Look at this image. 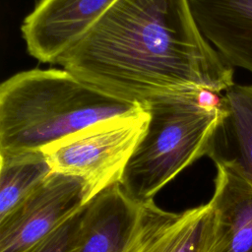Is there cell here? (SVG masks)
Returning a JSON list of instances; mask_svg holds the SVG:
<instances>
[{"instance_id": "7", "label": "cell", "mask_w": 252, "mask_h": 252, "mask_svg": "<svg viewBox=\"0 0 252 252\" xmlns=\"http://www.w3.org/2000/svg\"><path fill=\"white\" fill-rule=\"evenodd\" d=\"M117 0H39L21 31L29 53L56 64Z\"/></svg>"}, {"instance_id": "10", "label": "cell", "mask_w": 252, "mask_h": 252, "mask_svg": "<svg viewBox=\"0 0 252 252\" xmlns=\"http://www.w3.org/2000/svg\"><path fill=\"white\" fill-rule=\"evenodd\" d=\"M138 206L120 182L100 192L82 210L73 252H121Z\"/></svg>"}, {"instance_id": "2", "label": "cell", "mask_w": 252, "mask_h": 252, "mask_svg": "<svg viewBox=\"0 0 252 252\" xmlns=\"http://www.w3.org/2000/svg\"><path fill=\"white\" fill-rule=\"evenodd\" d=\"M140 108L100 93L65 69L23 71L0 87V153L41 150Z\"/></svg>"}, {"instance_id": "11", "label": "cell", "mask_w": 252, "mask_h": 252, "mask_svg": "<svg viewBox=\"0 0 252 252\" xmlns=\"http://www.w3.org/2000/svg\"><path fill=\"white\" fill-rule=\"evenodd\" d=\"M216 167L209 201L215 216L209 252H252V184L227 167Z\"/></svg>"}, {"instance_id": "4", "label": "cell", "mask_w": 252, "mask_h": 252, "mask_svg": "<svg viewBox=\"0 0 252 252\" xmlns=\"http://www.w3.org/2000/svg\"><path fill=\"white\" fill-rule=\"evenodd\" d=\"M150 115L143 107L94 123L41 149L53 172L80 178L87 203L121 181Z\"/></svg>"}, {"instance_id": "8", "label": "cell", "mask_w": 252, "mask_h": 252, "mask_svg": "<svg viewBox=\"0 0 252 252\" xmlns=\"http://www.w3.org/2000/svg\"><path fill=\"white\" fill-rule=\"evenodd\" d=\"M195 23L231 67L252 73V0H187Z\"/></svg>"}, {"instance_id": "6", "label": "cell", "mask_w": 252, "mask_h": 252, "mask_svg": "<svg viewBox=\"0 0 252 252\" xmlns=\"http://www.w3.org/2000/svg\"><path fill=\"white\" fill-rule=\"evenodd\" d=\"M214 226L209 202L180 213L165 211L154 200L141 202L121 252H209Z\"/></svg>"}, {"instance_id": "3", "label": "cell", "mask_w": 252, "mask_h": 252, "mask_svg": "<svg viewBox=\"0 0 252 252\" xmlns=\"http://www.w3.org/2000/svg\"><path fill=\"white\" fill-rule=\"evenodd\" d=\"M217 94L202 91L165 95L143 104L150 118L120 181L126 194L141 203L181 171L207 156L220 119Z\"/></svg>"}, {"instance_id": "5", "label": "cell", "mask_w": 252, "mask_h": 252, "mask_svg": "<svg viewBox=\"0 0 252 252\" xmlns=\"http://www.w3.org/2000/svg\"><path fill=\"white\" fill-rule=\"evenodd\" d=\"M87 204L85 185L75 176L51 172L0 220V252H25L41 241Z\"/></svg>"}, {"instance_id": "12", "label": "cell", "mask_w": 252, "mask_h": 252, "mask_svg": "<svg viewBox=\"0 0 252 252\" xmlns=\"http://www.w3.org/2000/svg\"><path fill=\"white\" fill-rule=\"evenodd\" d=\"M0 220L52 172L41 150L0 153Z\"/></svg>"}, {"instance_id": "1", "label": "cell", "mask_w": 252, "mask_h": 252, "mask_svg": "<svg viewBox=\"0 0 252 252\" xmlns=\"http://www.w3.org/2000/svg\"><path fill=\"white\" fill-rule=\"evenodd\" d=\"M131 103L233 86V69L200 32L187 0H117L57 61Z\"/></svg>"}, {"instance_id": "13", "label": "cell", "mask_w": 252, "mask_h": 252, "mask_svg": "<svg viewBox=\"0 0 252 252\" xmlns=\"http://www.w3.org/2000/svg\"><path fill=\"white\" fill-rule=\"evenodd\" d=\"M83 208L51 234L25 252H73Z\"/></svg>"}, {"instance_id": "9", "label": "cell", "mask_w": 252, "mask_h": 252, "mask_svg": "<svg viewBox=\"0 0 252 252\" xmlns=\"http://www.w3.org/2000/svg\"><path fill=\"white\" fill-rule=\"evenodd\" d=\"M220 103L221 116L207 156L252 184V85L231 86Z\"/></svg>"}]
</instances>
